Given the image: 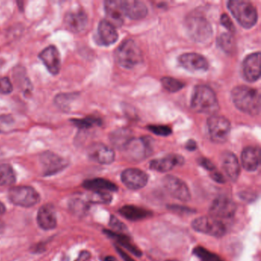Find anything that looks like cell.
<instances>
[{"instance_id": "1", "label": "cell", "mask_w": 261, "mask_h": 261, "mask_svg": "<svg viewBox=\"0 0 261 261\" xmlns=\"http://www.w3.org/2000/svg\"><path fill=\"white\" fill-rule=\"evenodd\" d=\"M232 101L239 111L257 116L261 111V95L259 91L250 87L238 86L232 92Z\"/></svg>"}, {"instance_id": "2", "label": "cell", "mask_w": 261, "mask_h": 261, "mask_svg": "<svg viewBox=\"0 0 261 261\" xmlns=\"http://www.w3.org/2000/svg\"><path fill=\"white\" fill-rule=\"evenodd\" d=\"M191 107L195 112L213 116L219 110V103L212 88L198 85L192 93Z\"/></svg>"}, {"instance_id": "3", "label": "cell", "mask_w": 261, "mask_h": 261, "mask_svg": "<svg viewBox=\"0 0 261 261\" xmlns=\"http://www.w3.org/2000/svg\"><path fill=\"white\" fill-rule=\"evenodd\" d=\"M228 8L238 23L245 28H251L258 22V12L253 4L245 0H231Z\"/></svg>"}, {"instance_id": "4", "label": "cell", "mask_w": 261, "mask_h": 261, "mask_svg": "<svg viewBox=\"0 0 261 261\" xmlns=\"http://www.w3.org/2000/svg\"><path fill=\"white\" fill-rule=\"evenodd\" d=\"M185 27L189 37L198 43H207L213 35L212 27L201 15H191L185 20Z\"/></svg>"}, {"instance_id": "5", "label": "cell", "mask_w": 261, "mask_h": 261, "mask_svg": "<svg viewBox=\"0 0 261 261\" xmlns=\"http://www.w3.org/2000/svg\"><path fill=\"white\" fill-rule=\"evenodd\" d=\"M115 59L120 66L130 69L142 62V51L133 40H126L116 50Z\"/></svg>"}, {"instance_id": "6", "label": "cell", "mask_w": 261, "mask_h": 261, "mask_svg": "<svg viewBox=\"0 0 261 261\" xmlns=\"http://www.w3.org/2000/svg\"><path fill=\"white\" fill-rule=\"evenodd\" d=\"M153 139L149 136L132 138L122 149L125 157L132 162H139L149 157L153 149Z\"/></svg>"}, {"instance_id": "7", "label": "cell", "mask_w": 261, "mask_h": 261, "mask_svg": "<svg viewBox=\"0 0 261 261\" xmlns=\"http://www.w3.org/2000/svg\"><path fill=\"white\" fill-rule=\"evenodd\" d=\"M8 198L12 203L18 206H35L40 202V195L35 189L30 186H18L8 192Z\"/></svg>"}, {"instance_id": "8", "label": "cell", "mask_w": 261, "mask_h": 261, "mask_svg": "<svg viewBox=\"0 0 261 261\" xmlns=\"http://www.w3.org/2000/svg\"><path fill=\"white\" fill-rule=\"evenodd\" d=\"M192 227L199 233L215 238H222L226 233V228L223 222L211 216H202L195 218L192 222Z\"/></svg>"}, {"instance_id": "9", "label": "cell", "mask_w": 261, "mask_h": 261, "mask_svg": "<svg viewBox=\"0 0 261 261\" xmlns=\"http://www.w3.org/2000/svg\"><path fill=\"white\" fill-rule=\"evenodd\" d=\"M208 132L211 139L217 143H223L228 139L231 132V123L225 117L213 115L208 118Z\"/></svg>"}, {"instance_id": "10", "label": "cell", "mask_w": 261, "mask_h": 261, "mask_svg": "<svg viewBox=\"0 0 261 261\" xmlns=\"http://www.w3.org/2000/svg\"><path fill=\"white\" fill-rule=\"evenodd\" d=\"M164 189L169 195L181 202L190 201L191 192L189 187L184 181L173 175H166L162 179Z\"/></svg>"}, {"instance_id": "11", "label": "cell", "mask_w": 261, "mask_h": 261, "mask_svg": "<svg viewBox=\"0 0 261 261\" xmlns=\"http://www.w3.org/2000/svg\"><path fill=\"white\" fill-rule=\"evenodd\" d=\"M236 210V204L232 198L222 195L213 201L209 208V214L212 218L220 220L223 218H232Z\"/></svg>"}, {"instance_id": "12", "label": "cell", "mask_w": 261, "mask_h": 261, "mask_svg": "<svg viewBox=\"0 0 261 261\" xmlns=\"http://www.w3.org/2000/svg\"><path fill=\"white\" fill-rule=\"evenodd\" d=\"M121 180L125 186L132 190H138L145 187L149 180V176L139 169H125L121 174Z\"/></svg>"}, {"instance_id": "13", "label": "cell", "mask_w": 261, "mask_h": 261, "mask_svg": "<svg viewBox=\"0 0 261 261\" xmlns=\"http://www.w3.org/2000/svg\"><path fill=\"white\" fill-rule=\"evenodd\" d=\"M44 174L46 175H53L65 169L68 162L57 154L51 152H45L40 156Z\"/></svg>"}, {"instance_id": "14", "label": "cell", "mask_w": 261, "mask_h": 261, "mask_svg": "<svg viewBox=\"0 0 261 261\" xmlns=\"http://www.w3.org/2000/svg\"><path fill=\"white\" fill-rule=\"evenodd\" d=\"M179 62L185 69L191 72H205L209 67L206 58L196 53H186L180 55Z\"/></svg>"}, {"instance_id": "15", "label": "cell", "mask_w": 261, "mask_h": 261, "mask_svg": "<svg viewBox=\"0 0 261 261\" xmlns=\"http://www.w3.org/2000/svg\"><path fill=\"white\" fill-rule=\"evenodd\" d=\"M88 153L91 160L103 165H109L115 159L114 151L101 142L92 144L88 148Z\"/></svg>"}, {"instance_id": "16", "label": "cell", "mask_w": 261, "mask_h": 261, "mask_svg": "<svg viewBox=\"0 0 261 261\" xmlns=\"http://www.w3.org/2000/svg\"><path fill=\"white\" fill-rule=\"evenodd\" d=\"M38 58L42 61L51 75H58L61 69V56L56 47L54 45L47 47L40 52Z\"/></svg>"}, {"instance_id": "17", "label": "cell", "mask_w": 261, "mask_h": 261, "mask_svg": "<svg viewBox=\"0 0 261 261\" xmlns=\"http://www.w3.org/2000/svg\"><path fill=\"white\" fill-rule=\"evenodd\" d=\"M104 9L106 12L108 22L114 27L122 26L125 18L123 1L121 0H109L104 2Z\"/></svg>"}, {"instance_id": "18", "label": "cell", "mask_w": 261, "mask_h": 261, "mask_svg": "<svg viewBox=\"0 0 261 261\" xmlns=\"http://www.w3.org/2000/svg\"><path fill=\"white\" fill-rule=\"evenodd\" d=\"M261 53L252 54L248 55L243 62L242 70H243L244 78L249 82H255L258 81L261 76Z\"/></svg>"}, {"instance_id": "19", "label": "cell", "mask_w": 261, "mask_h": 261, "mask_svg": "<svg viewBox=\"0 0 261 261\" xmlns=\"http://www.w3.org/2000/svg\"><path fill=\"white\" fill-rule=\"evenodd\" d=\"M64 22L67 29L69 30L70 32L80 33L87 28L88 15L82 10L69 12L65 15Z\"/></svg>"}, {"instance_id": "20", "label": "cell", "mask_w": 261, "mask_h": 261, "mask_svg": "<svg viewBox=\"0 0 261 261\" xmlns=\"http://www.w3.org/2000/svg\"><path fill=\"white\" fill-rule=\"evenodd\" d=\"M98 42L104 46H110L118 40L116 28L108 20H101L98 28Z\"/></svg>"}, {"instance_id": "21", "label": "cell", "mask_w": 261, "mask_h": 261, "mask_svg": "<svg viewBox=\"0 0 261 261\" xmlns=\"http://www.w3.org/2000/svg\"><path fill=\"white\" fill-rule=\"evenodd\" d=\"M184 159L182 156L175 154L166 155L165 157L160 159H155L151 161L149 163V168L152 170L159 172H167L172 170L177 165L183 164Z\"/></svg>"}, {"instance_id": "22", "label": "cell", "mask_w": 261, "mask_h": 261, "mask_svg": "<svg viewBox=\"0 0 261 261\" xmlns=\"http://www.w3.org/2000/svg\"><path fill=\"white\" fill-rule=\"evenodd\" d=\"M222 164L227 176L233 182H236L241 172V167L236 155L233 152H224L222 155Z\"/></svg>"}, {"instance_id": "23", "label": "cell", "mask_w": 261, "mask_h": 261, "mask_svg": "<svg viewBox=\"0 0 261 261\" xmlns=\"http://www.w3.org/2000/svg\"><path fill=\"white\" fill-rule=\"evenodd\" d=\"M123 5H124L125 15L129 17L131 19H142L147 15V7L140 1H135V0L123 1Z\"/></svg>"}, {"instance_id": "24", "label": "cell", "mask_w": 261, "mask_h": 261, "mask_svg": "<svg viewBox=\"0 0 261 261\" xmlns=\"http://www.w3.org/2000/svg\"><path fill=\"white\" fill-rule=\"evenodd\" d=\"M37 222L42 229H54L57 226V218L52 207L50 205L41 207L37 215Z\"/></svg>"}, {"instance_id": "25", "label": "cell", "mask_w": 261, "mask_h": 261, "mask_svg": "<svg viewBox=\"0 0 261 261\" xmlns=\"http://www.w3.org/2000/svg\"><path fill=\"white\" fill-rule=\"evenodd\" d=\"M259 148L248 146L242 153V162L244 169L248 172H255L260 165Z\"/></svg>"}, {"instance_id": "26", "label": "cell", "mask_w": 261, "mask_h": 261, "mask_svg": "<svg viewBox=\"0 0 261 261\" xmlns=\"http://www.w3.org/2000/svg\"><path fill=\"white\" fill-rule=\"evenodd\" d=\"M120 214L128 220L132 222L142 220L145 218L152 216V213L150 211L146 210L145 208L135 205H124L119 210Z\"/></svg>"}, {"instance_id": "27", "label": "cell", "mask_w": 261, "mask_h": 261, "mask_svg": "<svg viewBox=\"0 0 261 261\" xmlns=\"http://www.w3.org/2000/svg\"><path fill=\"white\" fill-rule=\"evenodd\" d=\"M84 187L85 189H89L93 192H108L118 191V187L116 184H114V182L108 179H102V178H97V179L85 181Z\"/></svg>"}, {"instance_id": "28", "label": "cell", "mask_w": 261, "mask_h": 261, "mask_svg": "<svg viewBox=\"0 0 261 261\" xmlns=\"http://www.w3.org/2000/svg\"><path fill=\"white\" fill-rule=\"evenodd\" d=\"M104 232H105L110 238L115 240L121 246L124 247V248L128 250L130 253L133 254L135 256H142V252H141L140 250H139L137 247L135 246L133 243H132L131 239L129 237L124 235V234L116 233V232H112V231H108V230L104 231Z\"/></svg>"}, {"instance_id": "29", "label": "cell", "mask_w": 261, "mask_h": 261, "mask_svg": "<svg viewBox=\"0 0 261 261\" xmlns=\"http://www.w3.org/2000/svg\"><path fill=\"white\" fill-rule=\"evenodd\" d=\"M130 131L128 130H119L111 135V140L113 145L122 150L124 146L132 139Z\"/></svg>"}, {"instance_id": "30", "label": "cell", "mask_w": 261, "mask_h": 261, "mask_svg": "<svg viewBox=\"0 0 261 261\" xmlns=\"http://www.w3.org/2000/svg\"><path fill=\"white\" fill-rule=\"evenodd\" d=\"M15 182V174L11 165H0V186L10 185Z\"/></svg>"}, {"instance_id": "31", "label": "cell", "mask_w": 261, "mask_h": 261, "mask_svg": "<svg viewBox=\"0 0 261 261\" xmlns=\"http://www.w3.org/2000/svg\"><path fill=\"white\" fill-rule=\"evenodd\" d=\"M218 46L226 53L231 54L235 50V40L232 34L223 33L218 37Z\"/></svg>"}, {"instance_id": "32", "label": "cell", "mask_w": 261, "mask_h": 261, "mask_svg": "<svg viewBox=\"0 0 261 261\" xmlns=\"http://www.w3.org/2000/svg\"><path fill=\"white\" fill-rule=\"evenodd\" d=\"M71 122L80 130H87L95 126H101L102 121L95 117H87L83 119H72Z\"/></svg>"}, {"instance_id": "33", "label": "cell", "mask_w": 261, "mask_h": 261, "mask_svg": "<svg viewBox=\"0 0 261 261\" xmlns=\"http://www.w3.org/2000/svg\"><path fill=\"white\" fill-rule=\"evenodd\" d=\"M193 254L197 258L202 260V261H225L220 256L212 253L210 251L202 246H198L194 248Z\"/></svg>"}, {"instance_id": "34", "label": "cell", "mask_w": 261, "mask_h": 261, "mask_svg": "<svg viewBox=\"0 0 261 261\" xmlns=\"http://www.w3.org/2000/svg\"><path fill=\"white\" fill-rule=\"evenodd\" d=\"M14 78H15L17 85L23 91H28L32 90V84L30 83L29 80L27 78L24 68H17L14 71Z\"/></svg>"}, {"instance_id": "35", "label": "cell", "mask_w": 261, "mask_h": 261, "mask_svg": "<svg viewBox=\"0 0 261 261\" xmlns=\"http://www.w3.org/2000/svg\"><path fill=\"white\" fill-rule=\"evenodd\" d=\"M162 87L170 93L178 92L184 88L185 85L182 81L170 77H165L161 79Z\"/></svg>"}, {"instance_id": "36", "label": "cell", "mask_w": 261, "mask_h": 261, "mask_svg": "<svg viewBox=\"0 0 261 261\" xmlns=\"http://www.w3.org/2000/svg\"><path fill=\"white\" fill-rule=\"evenodd\" d=\"M112 195L106 192H93L88 197L90 202L94 204H109L112 201Z\"/></svg>"}, {"instance_id": "37", "label": "cell", "mask_w": 261, "mask_h": 261, "mask_svg": "<svg viewBox=\"0 0 261 261\" xmlns=\"http://www.w3.org/2000/svg\"><path fill=\"white\" fill-rule=\"evenodd\" d=\"M75 98V94H60L55 97V104L61 109H68V105Z\"/></svg>"}, {"instance_id": "38", "label": "cell", "mask_w": 261, "mask_h": 261, "mask_svg": "<svg viewBox=\"0 0 261 261\" xmlns=\"http://www.w3.org/2000/svg\"><path fill=\"white\" fill-rule=\"evenodd\" d=\"M147 129L152 133L159 136H168L172 133V129L165 125H149Z\"/></svg>"}, {"instance_id": "39", "label": "cell", "mask_w": 261, "mask_h": 261, "mask_svg": "<svg viewBox=\"0 0 261 261\" xmlns=\"http://www.w3.org/2000/svg\"><path fill=\"white\" fill-rule=\"evenodd\" d=\"M110 226L112 228L113 230H114V232H116V233L123 234L128 231V227L115 216L111 217Z\"/></svg>"}, {"instance_id": "40", "label": "cell", "mask_w": 261, "mask_h": 261, "mask_svg": "<svg viewBox=\"0 0 261 261\" xmlns=\"http://www.w3.org/2000/svg\"><path fill=\"white\" fill-rule=\"evenodd\" d=\"M13 86L10 80L8 78H0V94L8 95L12 92Z\"/></svg>"}, {"instance_id": "41", "label": "cell", "mask_w": 261, "mask_h": 261, "mask_svg": "<svg viewBox=\"0 0 261 261\" xmlns=\"http://www.w3.org/2000/svg\"><path fill=\"white\" fill-rule=\"evenodd\" d=\"M221 22H222V25L225 27L230 32H232V33L235 32V25H234L232 19L230 18V17L227 14L225 13L222 15V17H221Z\"/></svg>"}, {"instance_id": "42", "label": "cell", "mask_w": 261, "mask_h": 261, "mask_svg": "<svg viewBox=\"0 0 261 261\" xmlns=\"http://www.w3.org/2000/svg\"><path fill=\"white\" fill-rule=\"evenodd\" d=\"M198 163L201 166L203 167L204 169L209 171L210 172L216 169L215 165L209 159H205V158H201V159H198Z\"/></svg>"}, {"instance_id": "43", "label": "cell", "mask_w": 261, "mask_h": 261, "mask_svg": "<svg viewBox=\"0 0 261 261\" xmlns=\"http://www.w3.org/2000/svg\"><path fill=\"white\" fill-rule=\"evenodd\" d=\"M240 198H242V200L251 202L252 201L256 200V193L251 192V191L249 190L246 191V192H242L240 193Z\"/></svg>"}, {"instance_id": "44", "label": "cell", "mask_w": 261, "mask_h": 261, "mask_svg": "<svg viewBox=\"0 0 261 261\" xmlns=\"http://www.w3.org/2000/svg\"><path fill=\"white\" fill-rule=\"evenodd\" d=\"M210 173L211 177H212V179H213V180L215 181V182H218V183L220 184L225 183V178H224L223 175H222V174L221 173V172H218V171H217V169L212 171V172H211Z\"/></svg>"}, {"instance_id": "45", "label": "cell", "mask_w": 261, "mask_h": 261, "mask_svg": "<svg viewBox=\"0 0 261 261\" xmlns=\"http://www.w3.org/2000/svg\"><path fill=\"white\" fill-rule=\"evenodd\" d=\"M169 209L174 212H180V213H193V211L189 209V208H185V207L177 206V205H172V206L169 207Z\"/></svg>"}, {"instance_id": "46", "label": "cell", "mask_w": 261, "mask_h": 261, "mask_svg": "<svg viewBox=\"0 0 261 261\" xmlns=\"http://www.w3.org/2000/svg\"><path fill=\"white\" fill-rule=\"evenodd\" d=\"M116 248L117 251H118V253L120 254V255H121V258H123L124 261H135L129 255L125 253L121 248L118 246H117Z\"/></svg>"}, {"instance_id": "47", "label": "cell", "mask_w": 261, "mask_h": 261, "mask_svg": "<svg viewBox=\"0 0 261 261\" xmlns=\"http://www.w3.org/2000/svg\"><path fill=\"white\" fill-rule=\"evenodd\" d=\"M90 258H91V254L89 252H81L79 258L77 259L76 261H87Z\"/></svg>"}, {"instance_id": "48", "label": "cell", "mask_w": 261, "mask_h": 261, "mask_svg": "<svg viewBox=\"0 0 261 261\" xmlns=\"http://www.w3.org/2000/svg\"><path fill=\"white\" fill-rule=\"evenodd\" d=\"M197 148L196 142L194 140L188 141L186 143V149L190 151L195 150Z\"/></svg>"}, {"instance_id": "49", "label": "cell", "mask_w": 261, "mask_h": 261, "mask_svg": "<svg viewBox=\"0 0 261 261\" xmlns=\"http://www.w3.org/2000/svg\"><path fill=\"white\" fill-rule=\"evenodd\" d=\"M118 261V260L114 258V257L108 256L104 258V261Z\"/></svg>"}, {"instance_id": "50", "label": "cell", "mask_w": 261, "mask_h": 261, "mask_svg": "<svg viewBox=\"0 0 261 261\" xmlns=\"http://www.w3.org/2000/svg\"><path fill=\"white\" fill-rule=\"evenodd\" d=\"M5 206H4L3 204L2 203V202H0V215H2V214H4V212H5Z\"/></svg>"}, {"instance_id": "51", "label": "cell", "mask_w": 261, "mask_h": 261, "mask_svg": "<svg viewBox=\"0 0 261 261\" xmlns=\"http://www.w3.org/2000/svg\"><path fill=\"white\" fill-rule=\"evenodd\" d=\"M4 62H5V61H4L3 60L1 59V58H0V69L2 68V66H3Z\"/></svg>"}, {"instance_id": "52", "label": "cell", "mask_w": 261, "mask_h": 261, "mask_svg": "<svg viewBox=\"0 0 261 261\" xmlns=\"http://www.w3.org/2000/svg\"><path fill=\"white\" fill-rule=\"evenodd\" d=\"M175 261V260H170V261Z\"/></svg>"}]
</instances>
